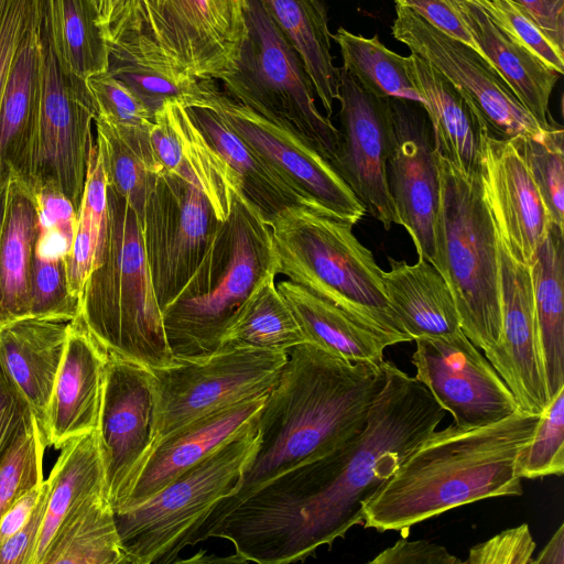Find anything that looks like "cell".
Returning <instances> with one entry per match:
<instances>
[{
	"instance_id": "1",
	"label": "cell",
	"mask_w": 564,
	"mask_h": 564,
	"mask_svg": "<svg viewBox=\"0 0 564 564\" xmlns=\"http://www.w3.org/2000/svg\"><path fill=\"white\" fill-rule=\"evenodd\" d=\"M387 379L366 427L329 453L264 482L207 533L235 547L232 562L288 564L364 525L365 502L393 475L445 410L414 377L384 361Z\"/></svg>"
},
{
	"instance_id": "2",
	"label": "cell",
	"mask_w": 564,
	"mask_h": 564,
	"mask_svg": "<svg viewBox=\"0 0 564 564\" xmlns=\"http://www.w3.org/2000/svg\"><path fill=\"white\" fill-rule=\"evenodd\" d=\"M286 352L258 414L257 448L236 490L215 505L186 546L205 541L225 514L264 482L329 453L366 427L386 383L384 361L351 362L310 343Z\"/></svg>"
},
{
	"instance_id": "3",
	"label": "cell",
	"mask_w": 564,
	"mask_h": 564,
	"mask_svg": "<svg viewBox=\"0 0 564 564\" xmlns=\"http://www.w3.org/2000/svg\"><path fill=\"white\" fill-rule=\"evenodd\" d=\"M538 419L518 410L482 426L433 431L365 502L364 527L405 532L463 505L521 496L516 460Z\"/></svg>"
},
{
	"instance_id": "4",
	"label": "cell",
	"mask_w": 564,
	"mask_h": 564,
	"mask_svg": "<svg viewBox=\"0 0 564 564\" xmlns=\"http://www.w3.org/2000/svg\"><path fill=\"white\" fill-rule=\"evenodd\" d=\"M269 225L240 193L197 268L162 311L175 361L203 360L220 349L223 335L252 292L276 276Z\"/></svg>"
},
{
	"instance_id": "5",
	"label": "cell",
	"mask_w": 564,
	"mask_h": 564,
	"mask_svg": "<svg viewBox=\"0 0 564 564\" xmlns=\"http://www.w3.org/2000/svg\"><path fill=\"white\" fill-rule=\"evenodd\" d=\"M247 0H109L100 24L109 53L164 74L215 79L236 61Z\"/></svg>"
},
{
	"instance_id": "6",
	"label": "cell",
	"mask_w": 564,
	"mask_h": 564,
	"mask_svg": "<svg viewBox=\"0 0 564 564\" xmlns=\"http://www.w3.org/2000/svg\"><path fill=\"white\" fill-rule=\"evenodd\" d=\"M97 341L149 369L174 365L144 252L141 220L107 186V236L80 294V314Z\"/></svg>"
},
{
	"instance_id": "7",
	"label": "cell",
	"mask_w": 564,
	"mask_h": 564,
	"mask_svg": "<svg viewBox=\"0 0 564 564\" xmlns=\"http://www.w3.org/2000/svg\"><path fill=\"white\" fill-rule=\"evenodd\" d=\"M351 224L306 206H291L270 223L278 274L394 335L403 330L386 295L382 270Z\"/></svg>"
},
{
	"instance_id": "8",
	"label": "cell",
	"mask_w": 564,
	"mask_h": 564,
	"mask_svg": "<svg viewBox=\"0 0 564 564\" xmlns=\"http://www.w3.org/2000/svg\"><path fill=\"white\" fill-rule=\"evenodd\" d=\"M441 195L436 223L440 272L446 280L460 328L482 351L501 332L497 229L479 171L466 172L437 153Z\"/></svg>"
},
{
	"instance_id": "9",
	"label": "cell",
	"mask_w": 564,
	"mask_h": 564,
	"mask_svg": "<svg viewBox=\"0 0 564 564\" xmlns=\"http://www.w3.org/2000/svg\"><path fill=\"white\" fill-rule=\"evenodd\" d=\"M246 34L231 68L221 75L236 101L311 143L329 163L340 132L315 102L304 65L260 0H247Z\"/></svg>"
},
{
	"instance_id": "10",
	"label": "cell",
	"mask_w": 564,
	"mask_h": 564,
	"mask_svg": "<svg viewBox=\"0 0 564 564\" xmlns=\"http://www.w3.org/2000/svg\"><path fill=\"white\" fill-rule=\"evenodd\" d=\"M257 419L156 495L115 513L124 564L175 561L215 505L236 490L257 448Z\"/></svg>"
},
{
	"instance_id": "11",
	"label": "cell",
	"mask_w": 564,
	"mask_h": 564,
	"mask_svg": "<svg viewBox=\"0 0 564 564\" xmlns=\"http://www.w3.org/2000/svg\"><path fill=\"white\" fill-rule=\"evenodd\" d=\"M286 359V351L235 348L203 360L151 369L156 390V446L203 416L267 397Z\"/></svg>"
},
{
	"instance_id": "12",
	"label": "cell",
	"mask_w": 564,
	"mask_h": 564,
	"mask_svg": "<svg viewBox=\"0 0 564 564\" xmlns=\"http://www.w3.org/2000/svg\"><path fill=\"white\" fill-rule=\"evenodd\" d=\"M41 82L32 161V188L51 185L78 210L86 180L91 123L97 110L83 79L67 72L52 45L40 7Z\"/></svg>"
},
{
	"instance_id": "13",
	"label": "cell",
	"mask_w": 564,
	"mask_h": 564,
	"mask_svg": "<svg viewBox=\"0 0 564 564\" xmlns=\"http://www.w3.org/2000/svg\"><path fill=\"white\" fill-rule=\"evenodd\" d=\"M199 100L192 106L215 111L310 207L351 225L362 219L364 205L311 143L236 101L217 80H199Z\"/></svg>"
},
{
	"instance_id": "14",
	"label": "cell",
	"mask_w": 564,
	"mask_h": 564,
	"mask_svg": "<svg viewBox=\"0 0 564 564\" xmlns=\"http://www.w3.org/2000/svg\"><path fill=\"white\" fill-rule=\"evenodd\" d=\"M395 40L451 82L482 128L500 139L540 137L543 129L492 64L476 50L435 29L412 10L395 6Z\"/></svg>"
},
{
	"instance_id": "15",
	"label": "cell",
	"mask_w": 564,
	"mask_h": 564,
	"mask_svg": "<svg viewBox=\"0 0 564 564\" xmlns=\"http://www.w3.org/2000/svg\"><path fill=\"white\" fill-rule=\"evenodd\" d=\"M140 220L155 297L163 311L197 268L221 221L204 193L164 173L151 184Z\"/></svg>"
},
{
	"instance_id": "16",
	"label": "cell",
	"mask_w": 564,
	"mask_h": 564,
	"mask_svg": "<svg viewBox=\"0 0 564 564\" xmlns=\"http://www.w3.org/2000/svg\"><path fill=\"white\" fill-rule=\"evenodd\" d=\"M107 495L123 509L156 447V390L151 369L109 354L98 425Z\"/></svg>"
},
{
	"instance_id": "17",
	"label": "cell",
	"mask_w": 564,
	"mask_h": 564,
	"mask_svg": "<svg viewBox=\"0 0 564 564\" xmlns=\"http://www.w3.org/2000/svg\"><path fill=\"white\" fill-rule=\"evenodd\" d=\"M388 101L393 139L387 176L395 213L419 260L440 270L436 223L441 183L432 126L422 104L399 98Z\"/></svg>"
},
{
	"instance_id": "18",
	"label": "cell",
	"mask_w": 564,
	"mask_h": 564,
	"mask_svg": "<svg viewBox=\"0 0 564 564\" xmlns=\"http://www.w3.org/2000/svg\"><path fill=\"white\" fill-rule=\"evenodd\" d=\"M414 340V378L453 415L455 424L482 426L519 410L502 378L462 329Z\"/></svg>"
},
{
	"instance_id": "19",
	"label": "cell",
	"mask_w": 564,
	"mask_h": 564,
	"mask_svg": "<svg viewBox=\"0 0 564 564\" xmlns=\"http://www.w3.org/2000/svg\"><path fill=\"white\" fill-rule=\"evenodd\" d=\"M340 144L330 162L359 202L386 230L400 225L390 194L387 162L393 128L389 101L339 67Z\"/></svg>"
},
{
	"instance_id": "20",
	"label": "cell",
	"mask_w": 564,
	"mask_h": 564,
	"mask_svg": "<svg viewBox=\"0 0 564 564\" xmlns=\"http://www.w3.org/2000/svg\"><path fill=\"white\" fill-rule=\"evenodd\" d=\"M501 332L484 351L514 395L519 410L540 415L550 403L540 355L529 265L517 260L497 231Z\"/></svg>"
},
{
	"instance_id": "21",
	"label": "cell",
	"mask_w": 564,
	"mask_h": 564,
	"mask_svg": "<svg viewBox=\"0 0 564 564\" xmlns=\"http://www.w3.org/2000/svg\"><path fill=\"white\" fill-rule=\"evenodd\" d=\"M479 175L498 234L517 260L531 265L553 221L516 141L482 130Z\"/></svg>"
},
{
	"instance_id": "22",
	"label": "cell",
	"mask_w": 564,
	"mask_h": 564,
	"mask_svg": "<svg viewBox=\"0 0 564 564\" xmlns=\"http://www.w3.org/2000/svg\"><path fill=\"white\" fill-rule=\"evenodd\" d=\"M150 143L158 174H172L198 188L217 218L230 212L239 182L180 100H167L154 113Z\"/></svg>"
},
{
	"instance_id": "23",
	"label": "cell",
	"mask_w": 564,
	"mask_h": 564,
	"mask_svg": "<svg viewBox=\"0 0 564 564\" xmlns=\"http://www.w3.org/2000/svg\"><path fill=\"white\" fill-rule=\"evenodd\" d=\"M109 352L80 316L68 322L67 343L52 392L45 434L56 449L98 430Z\"/></svg>"
},
{
	"instance_id": "24",
	"label": "cell",
	"mask_w": 564,
	"mask_h": 564,
	"mask_svg": "<svg viewBox=\"0 0 564 564\" xmlns=\"http://www.w3.org/2000/svg\"><path fill=\"white\" fill-rule=\"evenodd\" d=\"M40 82L39 13L19 44L0 101V188L11 177L22 180L32 188Z\"/></svg>"
},
{
	"instance_id": "25",
	"label": "cell",
	"mask_w": 564,
	"mask_h": 564,
	"mask_svg": "<svg viewBox=\"0 0 564 564\" xmlns=\"http://www.w3.org/2000/svg\"><path fill=\"white\" fill-rule=\"evenodd\" d=\"M460 15L481 55L508 83L543 129L553 122L550 98L560 74L543 63L475 0H447Z\"/></svg>"
},
{
	"instance_id": "26",
	"label": "cell",
	"mask_w": 564,
	"mask_h": 564,
	"mask_svg": "<svg viewBox=\"0 0 564 564\" xmlns=\"http://www.w3.org/2000/svg\"><path fill=\"white\" fill-rule=\"evenodd\" d=\"M265 398L250 399L218 410L160 442L119 512L143 503L234 437L258 416Z\"/></svg>"
},
{
	"instance_id": "27",
	"label": "cell",
	"mask_w": 564,
	"mask_h": 564,
	"mask_svg": "<svg viewBox=\"0 0 564 564\" xmlns=\"http://www.w3.org/2000/svg\"><path fill=\"white\" fill-rule=\"evenodd\" d=\"M67 335L68 322L46 318L24 317L0 327V359L26 397L44 434Z\"/></svg>"
},
{
	"instance_id": "28",
	"label": "cell",
	"mask_w": 564,
	"mask_h": 564,
	"mask_svg": "<svg viewBox=\"0 0 564 564\" xmlns=\"http://www.w3.org/2000/svg\"><path fill=\"white\" fill-rule=\"evenodd\" d=\"M276 286L307 343L335 356L351 362L379 365L387 347L403 343L290 280L279 281Z\"/></svg>"
},
{
	"instance_id": "29",
	"label": "cell",
	"mask_w": 564,
	"mask_h": 564,
	"mask_svg": "<svg viewBox=\"0 0 564 564\" xmlns=\"http://www.w3.org/2000/svg\"><path fill=\"white\" fill-rule=\"evenodd\" d=\"M382 271L389 304L412 340L448 336L460 330L452 291L442 273L425 260L414 264L388 258Z\"/></svg>"
},
{
	"instance_id": "30",
	"label": "cell",
	"mask_w": 564,
	"mask_h": 564,
	"mask_svg": "<svg viewBox=\"0 0 564 564\" xmlns=\"http://www.w3.org/2000/svg\"><path fill=\"white\" fill-rule=\"evenodd\" d=\"M408 74L430 119L436 152L466 172L479 171L484 130L463 94L427 62L411 53Z\"/></svg>"
},
{
	"instance_id": "31",
	"label": "cell",
	"mask_w": 564,
	"mask_h": 564,
	"mask_svg": "<svg viewBox=\"0 0 564 564\" xmlns=\"http://www.w3.org/2000/svg\"><path fill=\"white\" fill-rule=\"evenodd\" d=\"M39 214L33 189L22 180L8 184L0 239V327L30 317V282Z\"/></svg>"
},
{
	"instance_id": "32",
	"label": "cell",
	"mask_w": 564,
	"mask_h": 564,
	"mask_svg": "<svg viewBox=\"0 0 564 564\" xmlns=\"http://www.w3.org/2000/svg\"><path fill=\"white\" fill-rule=\"evenodd\" d=\"M191 118L231 169L240 194L268 225L283 209L310 205L220 117L203 105L186 107ZM312 208V207H310Z\"/></svg>"
},
{
	"instance_id": "33",
	"label": "cell",
	"mask_w": 564,
	"mask_h": 564,
	"mask_svg": "<svg viewBox=\"0 0 564 564\" xmlns=\"http://www.w3.org/2000/svg\"><path fill=\"white\" fill-rule=\"evenodd\" d=\"M530 268L547 397L564 387V228L551 223Z\"/></svg>"
},
{
	"instance_id": "34",
	"label": "cell",
	"mask_w": 564,
	"mask_h": 564,
	"mask_svg": "<svg viewBox=\"0 0 564 564\" xmlns=\"http://www.w3.org/2000/svg\"><path fill=\"white\" fill-rule=\"evenodd\" d=\"M47 481L48 501L34 564H40L53 536L66 520L88 500L107 495L104 456L97 430L75 437L61 447Z\"/></svg>"
},
{
	"instance_id": "35",
	"label": "cell",
	"mask_w": 564,
	"mask_h": 564,
	"mask_svg": "<svg viewBox=\"0 0 564 564\" xmlns=\"http://www.w3.org/2000/svg\"><path fill=\"white\" fill-rule=\"evenodd\" d=\"M278 29L299 54L327 118L339 94L328 17L321 0H260Z\"/></svg>"
},
{
	"instance_id": "36",
	"label": "cell",
	"mask_w": 564,
	"mask_h": 564,
	"mask_svg": "<svg viewBox=\"0 0 564 564\" xmlns=\"http://www.w3.org/2000/svg\"><path fill=\"white\" fill-rule=\"evenodd\" d=\"M41 6L55 54L67 72L86 79L108 69L97 0H41Z\"/></svg>"
},
{
	"instance_id": "37",
	"label": "cell",
	"mask_w": 564,
	"mask_h": 564,
	"mask_svg": "<svg viewBox=\"0 0 564 564\" xmlns=\"http://www.w3.org/2000/svg\"><path fill=\"white\" fill-rule=\"evenodd\" d=\"M124 564L115 511L107 495L83 505L56 531L40 564Z\"/></svg>"
},
{
	"instance_id": "38",
	"label": "cell",
	"mask_w": 564,
	"mask_h": 564,
	"mask_svg": "<svg viewBox=\"0 0 564 564\" xmlns=\"http://www.w3.org/2000/svg\"><path fill=\"white\" fill-rule=\"evenodd\" d=\"M275 276L265 279L227 326L220 349L258 348L286 351L307 343Z\"/></svg>"
},
{
	"instance_id": "39",
	"label": "cell",
	"mask_w": 564,
	"mask_h": 564,
	"mask_svg": "<svg viewBox=\"0 0 564 564\" xmlns=\"http://www.w3.org/2000/svg\"><path fill=\"white\" fill-rule=\"evenodd\" d=\"M96 144L107 186L124 197L140 219L151 184L158 175L150 130H122L96 117Z\"/></svg>"
},
{
	"instance_id": "40",
	"label": "cell",
	"mask_w": 564,
	"mask_h": 564,
	"mask_svg": "<svg viewBox=\"0 0 564 564\" xmlns=\"http://www.w3.org/2000/svg\"><path fill=\"white\" fill-rule=\"evenodd\" d=\"M338 44L343 67L361 86L381 98L424 104L405 66L406 57L386 47L377 35L365 37L338 28L332 35Z\"/></svg>"
},
{
	"instance_id": "41",
	"label": "cell",
	"mask_w": 564,
	"mask_h": 564,
	"mask_svg": "<svg viewBox=\"0 0 564 564\" xmlns=\"http://www.w3.org/2000/svg\"><path fill=\"white\" fill-rule=\"evenodd\" d=\"M72 248L66 257L70 292L80 299L107 236V180L96 142H91L84 192Z\"/></svg>"
},
{
	"instance_id": "42",
	"label": "cell",
	"mask_w": 564,
	"mask_h": 564,
	"mask_svg": "<svg viewBox=\"0 0 564 564\" xmlns=\"http://www.w3.org/2000/svg\"><path fill=\"white\" fill-rule=\"evenodd\" d=\"M69 250L59 235L39 225L31 268L30 317L72 322L79 316L80 299L68 285Z\"/></svg>"
},
{
	"instance_id": "43",
	"label": "cell",
	"mask_w": 564,
	"mask_h": 564,
	"mask_svg": "<svg viewBox=\"0 0 564 564\" xmlns=\"http://www.w3.org/2000/svg\"><path fill=\"white\" fill-rule=\"evenodd\" d=\"M513 140L528 165L551 220L564 228L563 128L552 123L540 137Z\"/></svg>"
},
{
	"instance_id": "44",
	"label": "cell",
	"mask_w": 564,
	"mask_h": 564,
	"mask_svg": "<svg viewBox=\"0 0 564 564\" xmlns=\"http://www.w3.org/2000/svg\"><path fill=\"white\" fill-rule=\"evenodd\" d=\"M564 473V387L539 415L533 434L516 460V474L527 479Z\"/></svg>"
},
{
	"instance_id": "45",
	"label": "cell",
	"mask_w": 564,
	"mask_h": 564,
	"mask_svg": "<svg viewBox=\"0 0 564 564\" xmlns=\"http://www.w3.org/2000/svg\"><path fill=\"white\" fill-rule=\"evenodd\" d=\"M107 70L132 90L152 117L167 100H180L189 107L200 97L197 79L174 77L111 53Z\"/></svg>"
},
{
	"instance_id": "46",
	"label": "cell",
	"mask_w": 564,
	"mask_h": 564,
	"mask_svg": "<svg viewBox=\"0 0 564 564\" xmlns=\"http://www.w3.org/2000/svg\"><path fill=\"white\" fill-rule=\"evenodd\" d=\"M46 446V436L35 420L0 460V520L17 500L43 484Z\"/></svg>"
},
{
	"instance_id": "47",
	"label": "cell",
	"mask_w": 564,
	"mask_h": 564,
	"mask_svg": "<svg viewBox=\"0 0 564 564\" xmlns=\"http://www.w3.org/2000/svg\"><path fill=\"white\" fill-rule=\"evenodd\" d=\"M97 115L122 130H150L153 117L132 90L108 70L86 78Z\"/></svg>"
},
{
	"instance_id": "48",
	"label": "cell",
	"mask_w": 564,
	"mask_h": 564,
	"mask_svg": "<svg viewBox=\"0 0 564 564\" xmlns=\"http://www.w3.org/2000/svg\"><path fill=\"white\" fill-rule=\"evenodd\" d=\"M557 74L564 72V51L555 46L533 18L512 0H475Z\"/></svg>"
},
{
	"instance_id": "49",
	"label": "cell",
	"mask_w": 564,
	"mask_h": 564,
	"mask_svg": "<svg viewBox=\"0 0 564 564\" xmlns=\"http://www.w3.org/2000/svg\"><path fill=\"white\" fill-rule=\"evenodd\" d=\"M34 422L26 397L0 359V460Z\"/></svg>"
},
{
	"instance_id": "50",
	"label": "cell",
	"mask_w": 564,
	"mask_h": 564,
	"mask_svg": "<svg viewBox=\"0 0 564 564\" xmlns=\"http://www.w3.org/2000/svg\"><path fill=\"white\" fill-rule=\"evenodd\" d=\"M535 542L529 525L507 529L473 546L464 564H532Z\"/></svg>"
},
{
	"instance_id": "51",
	"label": "cell",
	"mask_w": 564,
	"mask_h": 564,
	"mask_svg": "<svg viewBox=\"0 0 564 564\" xmlns=\"http://www.w3.org/2000/svg\"><path fill=\"white\" fill-rule=\"evenodd\" d=\"M40 6L41 0H7L0 14V101L15 52Z\"/></svg>"
},
{
	"instance_id": "52",
	"label": "cell",
	"mask_w": 564,
	"mask_h": 564,
	"mask_svg": "<svg viewBox=\"0 0 564 564\" xmlns=\"http://www.w3.org/2000/svg\"><path fill=\"white\" fill-rule=\"evenodd\" d=\"M50 484L44 479L39 500L24 525L0 544V564H34Z\"/></svg>"
},
{
	"instance_id": "53",
	"label": "cell",
	"mask_w": 564,
	"mask_h": 564,
	"mask_svg": "<svg viewBox=\"0 0 564 564\" xmlns=\"http://www.w3.org/2000/svg\"><path fill=\"white\" fill-rule=\"evenodd\" d=\"M32 189L39 225L59 235L72 248L78 219L73 204L54 186L41 185Z\"/></svg>"
},
{
	"instance_id": "54",
	"label": "cell",
	"mask_w": 564,
	"mask_h": 564,
	"mask_svg": "<svg viewBox=\"0 0 564 564\" xmlns=\"http://www.w3.org/2000/svg\"><path fill=\"white\" fill-rule=\"evenodd\" d=\"M395 6L412 10L444 34L458 40L480 53L460 15L447 0H393ZM481 54V53H480Z\"/></svg>"
},
{
	"instance_id": "55",
	"label": "cell",
	"mask_w": 564,
	"mask_h": 564,
	"mask_svg": "<svg viewBox=\"0 0 564 564\" xmlns=\"http://www.w3.org/2000/svg\"><path fill=\"white\" fill-rule=\"evenodd\" d=\"M372 564H458L463 563L444 546L425 541L398 540L392 546L383 550Z\"/></svg>"
},
{
	"instance_id": "56",
	"label": "cell",
	"mask_w": 564,
	"mask_h": 564,
	"mask_svg": "<svg viewBox=\"0 0 564 564\" xmlns=\"http://www.w3.org/2000/svg\"><path fill=\"white\" fill-rule=\"evenodd\" d=\"M538 23L550 41L564 51V0H512Z\"/></svg>"
},
{
	"instance_id": "57",
	"label": "cell",
	"mask_w": 564,
	"mask_h": 564,
	"mask_svg": "<svg viewBox=\"0 0 564 564\" xmlns=\"http://www.w3.org/2000/svg\"><path fill=\"white\" fill-rule=\"evenodd\" d=\"M42 485L22 496L2 516L0 520V544L24 525L39 500Z\"/></svg>"
},
{
	"instance_id": "58",
	"label": "cell",
	"mask_w": 564,
	"mask_h": 564,
	"mask_svg": "<svg viewBox=\"0 0 564 564\" xmlns=\"http://www.w3.org/2000/svg\"><path fill=\"white\" fill-rule=\"evenodd\" d=\"M532 564H564V524L555 531L551 540L533 560Z\"/></svg>"
},
{
	"instance_id": "59",
	"label": "cell",
	"mask_w": 564,
	"mask_h": 564,
	"mask_svg": "<svg viewBox=\"0 0 564 564\" xmlns=\"http://www.w3.org/2000/svg\"><path fill=\"white\" fill-rule=\"evenodd\" d=\"M9 184V183H8ZM8 184L0 188V239L2 234V228L6 218L7 210V200H8Z\"/></svg>"
},
{
	"instance_id": "60",
	"label": "cell",
	"mask_w": 564,
	"mask_h": 564,
	"mask_svg": "<svg viewBox=\"0 0 564 564\" xmlns=\"http://www.w3.org/2000/svg\"><path fill=\"white\" fill-rule=\"evenodd\" d=\"M6 1H7V0H0V14H1L2 10H3V7H4V4H6Z\"/></svg>"
}]
</instances>
